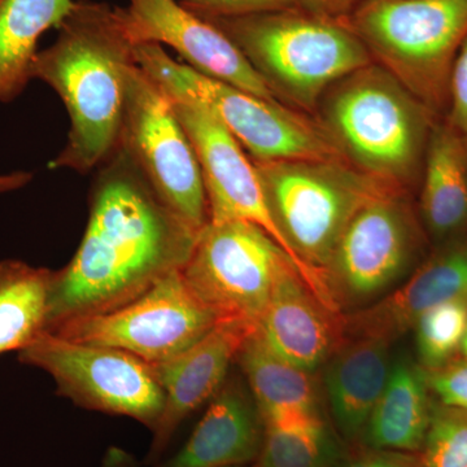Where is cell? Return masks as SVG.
Listing matches in <instances>:
<instances>
[{
	"label": "cell",
	"instance_id": "2",
	"mask_svg": "<svg viewBox=\"0 0 467 467\" xmlns=\"http://www.w3.org/2000/svg\"><path fill=\"white\" fill-rule=\"evenodd\" d=\"M51 46L38 51L32 78L57 92L69 116V133L51 169L79 174L99 168L115 152L124 107V70L135 43L121 7L76 0Z\"/></svg>",
	"mask_w": 467,
	"mask_h": 467
},
{
	"label": "cell",
	"instance_id": "31",
	"mask_svg": "<svg viewBox=\"0 0 467 467\" xmlns=\"http://www.w3.org/2000/svg\"><path fill=\"white\" fill-rule=\"evenodd\" d=\"M337 467H422L420 453L356 447Z\"/></svg>",
	"mask_w": 467,
	"mask_h": 467
},
{
	"label": "cell",
	"instance_id": "37",
	"mask_svg": "<svg viewBox=\"0 0 467 467\" xmlns=\"http://www.w3.org/2000/svg\"><path fill=\"white\" fill-rule=\"evenodd\" d=\"M466 146H467V138H466Z\"/></svg>",
	"mask_w": 467,
	"mask_h": 467
},
{
	"label": "cell",
	"instance_id": "15",
	"mask_svg": "<svg viewBox=\"0 0 467 467\" xmlns=\"http://www.w3.org/2000/svg\"><path fill=\"white\" fill-rule=\"evenodd\" d=\"M256 326L238 319H220L202 339L181 355L152 365L162 392L164 408L153 429L150 462L168 447L178 426L205 401L211 400L227 380L230 365Z\"/></svg>",
	"mask_w": 467,
	"mask_h": 467
},
{
	"label": "cell",
	"instance_id": "1",
	"mask_svg": "<svg viewBox=\"0 0 467 467\" xmlns=\"http://www.w3.org/2000/svg\"><path fill=\"white\" fill-rule=\"evenodd\" d=\"M98 169L81 244L54 270L45 330L137 299L182 269L201 234L160 199L121 147Z\"/></svg>",
	"mask_w": 467,
	"mask_h": 467
},
{
	"label": "cell",
	"instance_id": "22",
	"mask_svg": "<svg viewBox=\"0 0 467 467\" xmlns=\"http://www.w3.org/2000/svg\"><path fill=\"white\" fill-rule=\"evenodd\" d=\"M434 402L422 367L408 356L393 358L389 380L358 447L420 453Z\"/></svg>",
	"mask_w": 467,
	"mask_h": 467
},
{
	"label": "cell",
	"instance_id": "35",
	"mask_svg": "<svg viewBox=\"0 0 467 467\" xmlns=\"http://www.w3.org/2000/svg\"><path fill=\"white\" fill-rule=\"evenodd\" d=\"M461 356L463 358L467 359V331L465 335V339H463L462 347H461Z\"/></svg>",
	"mask_w": 467,
	"mask_h": 467
},
{
	"label": "cell",
	"instance_id": "9",
	"mask_svg": "<svg viewBox=\"0 0 467 467\" xmlns=\"http://www.w3.org/2000/svg\"><path fill=\"white\" fill-rule=\"evenodd\" d=\"M119 147L177 216L201 233L209 223L207 193L198 156L171 99L137 61L124 70Z\"/></svg>",
	"mask_w": 467,
	"mask_h": 467
},
{
	"label": "cell",
	"instance_id": "18",
	"mask_svg": "<svg viewBox=\"0 0 467 467\" xmlns=\"http://www.w3.org/2000/svg\"><path fill=\"white\" fill-rule=\"evenodd\" d=\"M393 356L391 343L343 337L324 365V387L334 429L349 447H358L371 411L382 395Z\"/></svg>",
	"mask_w": 467,
	"mask_h": 467
},
{
	"label": "cell",
	"instance_id": "23",
	"mask_svg": "<svg viewBox=\"0 0 467 467\" xmlns=\"http://www.w3.org/2000/svg\"><path fill=\"white\" fill-rule=\"evenodd\" d=\"M76 0H0V103H11L32 81L38 42L57 29Z\"/></svg>",
	"mask_w": 467,
	"mask_h": 467
},
{
	"label": "cell",
	"instance_id": "20",
	"mask_svg": "<svg viewBox=\"0 0 467 467\" xmlns=\"http://www.w3.org/2000/svg\"><path fill=\"white\" fill-rule=\"evenodd\" d=\"M418 186V217L429 241L439 245L467 235L466 138L444 119L432 126Z\"/></svg>",
	"mask_w": 467,
	"mask_h": 467
},
{
	"label": "cell",
	"instance_id": "12",
	"mask_svg": "<svg viewBox=\"0 0 467 467\" xmlns=\"http://www.w3.org/2000/svg\"><path fill=\"white\" fill-rule=\"evenodd\" d=\"M169 99L175 116L192 140L201 164L209 223L242 220L261 227L287 254L292 265L319 303L330 312H339L327 279L306 265L285 241L267 205L256 165L238 140L198 101L171 97Z\"/></svg>",
	"mask_w": 467,
	"mask_h": 467
},
{
	"label": "cell",
	"instance_id": "27",
	"mask_svg": "<svg viewBox=\"0 0 467 467\" xmlns=\"http://www.w3.org/2000/svg\"><path fill=\"white\" fill-rule=\"evenodd\" d=\"M422 467H467V411L434 402Z\"/></svg>",
	"mask_w": 467,
	"mask_h": 467
},
{
	"label": "cell",
	"instance_id": "4",
	"mask_svg": "<svg viewBox=\"0 0 467 467\" xmlns=\"http://www.w3.org/2000/svg\"><path fill=\"white\" fill-rule=\"evenodd\" d=\"M195 14L225 34L276 99L300 112H316L335 82L373 63L346 20L299 7L242 16Z\"/></svg>",
	"mask_w": 467,
	"mask_h": 467
},
{
	"label": "cell",
	"instance_id": "3",
	"mask_svg": "<svg viewBox=\"0 0 467 467\" xmlns=\"http://www.w3.org/2000/svg\"><path fill=\"white\" fill-rule=\"evenodd\" d=\"M319 124L347 162L405 193L420 184L436 119L377 63L335 82L319 100Z\"/></svg>",
	"mask_w": 467,
	"mask_h": 467
},
{
	"label": "cell",
	"instance_id": "34",
	"mask_svg": "<svg viewBox=\"0 0 467 467\" xmlns=\"http://www.w3.org/2000/svg\"><path fill=\"white\" fill-rule=\"evenodd\" d=\"M103 467H142L128 451L119 447H110L103 457Z\"/></svg>",
	"mask_w": 467,
	"mask_h": 467
},
{
	"label": "cell",
	"instance_id": "17",
	"mask_svg": "<svg viewBox=\"0 0 467 467\" xmlns=\"http://www.w3.org/2000/svg\"><path fill=\"white\" fill-rule=\"evenodd\" d=\"M343 315H334L315 296L294 267L279 276L257 334L276 355L317 373L342 342Z\"/></svg>",
	"mask_w": 467,
	"mask_h": 467
},
{
	"label": "cell",
	"instance_id": "19",
	"mask_svg": "<svg viewBox=\"0 0 467 467\" xmlns=\"http://www.w3.org/2000/svg\"><path fill=\"white\" fill-rule=\"evenodd\" d=\"M265 425L254 396L241 380L230 379L182 450L160 467H225L256 462Z\"/></svg>",
	"mask_w": 467,
	"mask_h": 467
},
{
	"label": "cell",
	"instance_id": "13",
	"mask_svg": "<svg viewBox=\"0 0 467 467\" xmlns=\"http://www.w3.org/2000/svg\"><path fill=\"white\" fill-rule=\"evenodd\" d=\"M175 270L137 299L110 312L69 319L50 333L72 342L125 350L149 364L192 348L218 324Z\"/></svg>",
	"mask_w": 467,
	"mask_h": 467
},
{
	"label": "cell",
	"instance_id": "8",
	"mask_svg": "<svg viewBox=\"0 0 467 467\" xmlns=\"http://www.w3.org/2000/svg\"><path fill=\"white\" fill-rule=\"evenodd\" d=\"M427 238L409 193L389 190L358 209L326 269L342 313L386 296L422 259Z\"/></svg>",
	"mask_w": 467,
	"mask_h": 467
},
{
	"label": "cell",
	"instance_id": "26",
	"mask_svg": "<svg viewBox=\"0 0 467 467\" xmlns=\"http://www.w3.org/2000/svg\"><path fill=\"white\" fill-rule=\"evenodd\" d=\"M420 365L425 370L444 367L461 356L467 331V297L445 301L427 310L413 326Z\"/></svg>",
	"mask_w": 467,
	"mask_h": 467
},
{
	"label": "cell",
	"instance_id": "36",
	"mask_svg": "<svg viewBox=\"0 0 467 467\" xmlns=\"http://www.w3.org/2000/svg\"><path fill=\"white\" fill-rule=\"evenodd\" d=\"M225 467H254L250 465H236V466H225Z\"/></svg>",
	"mask_w": 467,
	"mask_h": 467
},
{
	"label": "cell",
	"instance_id": "11",
	"mask_svg": "<svg viewBox=\"0 0 467 467\" xmlns=\"http://www.w3.org/2000/svg\"><path fill=\"white\" fill-rule=\"evenodd\" d=\"M18 353L21 364L41 368L57 393L78 407L137 420L150 430L164 408V392L152 365L131 353L91 346L42 331Z\"/></svg>",
	"mask_w": 467,
	"mask_h": 467
},
{
	"label": "cell",
	"instance_id": "21",
	"mask_svg": "<svg viewBox=\"0 0 467 467\" xmlns=\"http://www.w3.org/2000/svg\"><path fill=\"white\" fill-rule=\"evenodd\" d=\"M236 361L265 427L308 425L326 420L316 373L276 355L256 330L243 344Z\"/></svg>",
	"mask_w": 467,
	"mask_h": 467
},
{
	"label": "cell",
	"instance_id": "14",
	"mask_svg": "<svg viewBox=\"0 0 467 467\" xmlns=\"http://www.w3.org/2000/svg\"><path fill=\"white\" fill-rule=\"evenodd\" d=\"M121 14L135 45L168 46L201 75L279 101L225 34L178 0H128Z\"/></svg>",
	"mask_w": 467,
	"mask_h": 467
},
{
	"label": "cell",
	"instance_id": "33",
	"mask_svg": "<svg viewBox=\"0 0 467 467\" xmlns=\"http://www.w3.org/2000/svg\"><path fill=\"white\" fill-rule=\"evenodd\" d=\"M33 173L30 171H12L0 174V193L16 192L32 182Z\"/></svg>",
	"mask_w": 467,
	"mask_h": 467
},
{
	"label": "cell",
	"instance_id": "25",
	"mask_svg": "<svg viewBox=\"0 0 467 467\" xmlns=\"http://www.w3.org/2000/svg\"><path fill=\"white\" fill-rule=\"evenodd\" d=\"M346 445L326 420L301 426L265 427L254 467H337L348 456Z\"/></svg>",
	"mask_w": 467,
	"mask_h": 467
},
{
	"label": "cell",
	"instance_id": "28",
	"mask_svg": "<svg viewBox=\"0 0 467 467\" xmlns=\"http://www.w3.org/2000/svg\"><path fill=\"white\" fill-rule=\"evenodd\" d=\"M425 370V368H423ZM427 386L436 402L467 411V359L459 356L444 367L425 370Z\"/></svg>",
	"mask_w": 467,
	"mask_h": 467
},
{
	"label": "cell",
	"instance_id": "24",
	"mask_svg": "<svg viewBox=\"0 0 467 467\" xmlns=\"http://www.w3.org/2000/svg\"><path fill=\"white\" fill-rule=\"evenodd\" d=\"M54 270L0 261V355L26 348L45 331Z\"/></svg>",
	"mask_w": 467,
	"mask_h": 467
},
{
	"label": "cell",
	"instance_id": "5",
	"mask_svg": "<svg viewBox=\"0 0 467 467\" xmlns=\"http://www.w3.org/2000/svg\"><path fill=\"white\" fill-rule=\"evenodd\" d=\"M344 20L374 63L445 116L451 67L467 36V0H362Z\"/></svg>",
	"mask_w": 467,
	"mask_h": 467
},
{
	"label": "cell",
	"instance_id": "32",
	"mask_svg": "<svg viewBox=\"0 0 467 467\" xmlns=\"http://www.w3.org/2000/svg\"><path fill=\"white\" fill-rule=\"evenodd\" d=\"M361 2L362 0H297V5L310 14L344 20Z\"/></svg>",
	"mask_w": 467,
	"mask_h": 467
},
{
	"label": "cell",
	"instance_id": "10",
	"mask_svg": "<svg viewBox=\"0 0 467 467\" xmlns=\"http://www.w3.org/2000/svg\"><path fill=\"white\" fill-rule=\"evenodd\" d=\"M292 265L272 236L248 221L209 223L184 264V281L218 319L256 326L276 281ZM296 270V269H295Z\"/></svg>",
	"mask_w": 467,
	"mask_h": 467
},
{
	"label": "cell",
	"instance_id": "6",
	"mask_svg": "<svg viewBox=\"0 0 467 467\" xmlns=\"http://www.w3.org/2000/svg\"><path fill=\"white\" fill-rule=\"evenodd\" d=\"M135 61L168 97L198 101L211 110L254 162L344 159L317 119L201 75L158 43L135 46Z\"/></svg>",
	"mask_w": 467,
	"mask_h": 467
},
{
	"label": "cell",
	"instance_id": "7",
	"mask_svg": "<svg viewBox=\"0 0 467 467\" xmlns=\"http://www.w3.org/2000/svg\"><path fill=\"white\" fill-rule=\"evenodd\" d=\"M254 164L267 205L285 241L306 265L326 279L335 247L353 214L373 196L396 190L362 173L344 159Z\"/></svg>",
	"mask_w": 467,
	"mask_h": 467
},
{
	"label": "cell",
	"instance_id": "16",
	"mask_svg": "<svg viewBox=\"0 0 467 467\" xmlns=\"http://www.w3.org/2000/svg\"><path fill=\"white\" fill-rule=\"evenodd\" d=\"M457 297H467V235L436 245L386 296L343 313V337H376L392 344L427 310Z\"/></svg>",
	"mask_w": 467,
	"mask_h": 467
},
{
	"label": "cell",
	"instance_id": "29",
	"mask_svg": "<svg viewBox=\"0 0 467 467\" xmlns=\"http://www.w3.org/2000/svg\"><path fill=\"white\" fill-rule=\"evenodd\" d=\"M445 121L467 138V36L451 67Z\"/></svg>",
	"mask_w": 467,
	"mask_h": 467
},
{
	"label": "cell",
	"instance_id": "30",
	"mask_svg": "<svg viewBox=\"0 0 467 467\" xmlns=\"http://www.w3.org/2000/svg\"><path fill=\"white\" fill-rule=\"evenodd\" d=\"M187 8L216 16H242L259 12L296 8L297 0H178Z\"/></svg>",
	"mask_w": 467,
	"mask_h": 467
}]
</instances>
